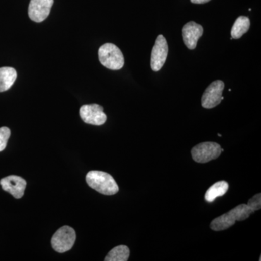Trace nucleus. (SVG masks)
Listing matches in <instances>:
<instances>
[{"label": "nucleus", "mask_w": 261, "mask_h": 261, "mask_svg": "<svg viewBox=\"0 0 261 261\" xmlns=\"http://www.w3.org/2000/svg\"><path fill=\"white\" fill-rule=\"evenodd\" d=\"M75 238L76 236L73 228L68 226H63L51 238V247L56 251L61 253L68 251L74 245Z\"/></svg>", "instance_id": "5"}, {"label": "nucleus", "mask_w": 261, "mask_h": 261, "mask_svg": "<svg viewBox=\"0 0 261 261\" xmlns=\"http://www.w3.org/2000/svg\"><path fill=\"white\" fill-rule=\"evenodd\" d=\"M17 79V71L12 67L0 68V92L9 90Z\"/></svg>", "instance_id": "12"}, {"label": "nucleus", "mask_w": 261, "mask_h": 261, "mask_svg": "<svg viewBox=\"0 0 261 261\" xmlns=\"http://www.w3.org/2000/svg\"><path fill=\"white\" fill-rule=\"evenodd\" d=\"M250 27V21L247 17L240 16L237 19L231 28V35L233 39H238L243 37V34L248 32Z\"/></svg>", "instance_id": "14"}, {"label": "nucleus", "mask_w": 261, "mask_h": 261, "mask_svg": "<svg viewBox=\"0 0 261 261\" xmlns=\"http://www.w3.org/2000/svg\"><path fill=\"white\" fill-rule=\"evenodd\" d=\"M130 250L126 245L115 247L105 258L106 261H126L129 257Z\"/></svg>", "instance_id": "15"}, {"label": "nucleus", "mask_w": 261, "mask_h": 261, "mask_svg": "<svg viewBox=\"0 0 261 261\" xmlns=\"http://www.w3.org/2000/svg\"><path fill=\"white\" fill-rule=\"evenodd\" d=\"M86 180L91 188L102 195H116L119 191L116 181L109 173L99 171H89L86 176Z\"/></svg>", "instance_id": "2"}, {"label": "nucleus", "mask_w": 261, "mask_h": 261, "mask_svg": "<svg viewBox=\"0 0 261 261\" xmlns=\"http://www.w3.org/2000/svg\"><path fill=\"white\" fill-rule=\"evenodd\" d=\"M228 187L229 186H228V184L226 181L216 182L205 192V200L208 202H214L217 197L224 196L227 192Z\"/></svg>", "instance_id": "13"}, {"label": "nucleus", "mask_w": 261, "mask_h": 261, "mask_svg": "<svg viewBox=\"0 0 261 261\" xmlns=\"http://www.w3.org/2000/svg\"><path fill=\"white\" fill-rule=\"evenodd\" d=\"M190 1H191V3H193V4L202 5L209 3L211 0H190Z\"/></svg>", "instance_id": "18"}, {"label": "nucleus", "mask_w": 261, "mask_h": 261, "mask_svg": "<svg viewBox=\"0 0 261 261\" xmlns=\"http://www.w3.org/2000/svg\"><path fill=\"white\" fill-rule=\"evenodd\" d=\"M247 205L248 206L249 208L251 209L253 212L255 211L260 210L261 208V194L258 193L252 198H250L247 202Z\"/></svg>", "instance_id": "17"}, {"label": "nucleus", "mask_w": 261, "mask_h": 261, "mask_svg": "<svg viewBox=\"0 0 261 261\" xmlns=\"http://www.w3.org/2000/svg\"><path fill=\"white\" fill-rule=\"evenodd\" d=\"M27 181L18 176H7L0 181V185L5 191L9 192L15 198L20 199L24 195Z\"/></svg>", "instance_id": "10"}, {"label": "nucleus", "mask_w": 261, "mask_h": 261, "mask_svg": "<svg viewBox=\"0 0 261 261\" xmlns=\"http://www.w3.org/2000/svg\"><path fill=\"white\" fill-rule=\"evenodd\" d=\"M221 147L214 142H205L195 146L192 149V159L198 163H206L217 159L221 155Z\"/></svg>", "instance_id": "4"}, {"label": "nucleus", "mask_w": 261, "mask_h": 261, "mask_svg": "<svg viewBox=\"0 0 261 261\" xmlns=\"http://www.w3.org/2000/svg\"><path fill=\"white\" fill-rule=\"evenodd\" d=\"M224 83L222 81H216L205 89L202 97V106L206 109H211L219 106L224 99L223 91Z\"/></svg>", "instance_id": "6"}, {"label": "nucleus", "mask_w": 261, "mask_h": 261, "mask_svg": "<svg viewBox=\"0 0 261 261\" xmlns=\"http://www.w3.org/2000/svg\"><path fill=\"white\" fill-rule=\"evenodd\" d=\"M168 46L166 38L159 35L151 53V68L154 71H159L162 68L167 59Z\"/></svg>", "instance_id": "7"}, {"label": "nucleus", "mask_w": 261, "mask_h": 261, "mask_svg": "<svg viewBox=\"0 0 261 261\" xmlns=\"http://www.w3.org/2000/svg\"><path fill=\"white\" fill-rule=\"evenodd\" d=\"M54 0H31L29 16L33 21L41 23L49 16Z\"/></svg>", "instance_id": "9"}, {"label": "nucleus", "mask_w": 261, "mask_h": 261, "mask_svg": "<svg viewBox=\"0 0 261 261\" xmlns=\"http://www.w3.org/2000/svg\"><path fill=\"white\" fill-rule=\"evenodd\" d=\"M99 62L106 68L111 70H119L124 65L123 53L116 45L112 43H106L99 47Z\"/></svg>", "instance_id": "3"}, {"label": "nucleus", "mask_w": 261, "mask_h": 261, "mask_svg": "<svg viewBox=\"0 0 261 261\" xmlns=\"http://www.w3.org/2000/svg\"><path fill=\"white\" fill-rule=\"evenodd\" d=\"M11 132L8 127H2L0 128V152L4 150L8 145Z\"/></svg>", "instance_id": "16"}, {"label": "nucleus", "mask_w": 261, "mask_h": 261, "mask_svg": "<svg viewBox=\"0 0 261 261\" xmlns=\"http://www.w3.org/2000/svg\"><path fill=\"white\" fill-rule=\"evenodd\" d=\"M80 116L86 123L94 126H101L107 121L103 108L97 104L84 105L81 108Z\"/></svg>", "instance_id": "8"}, {"label": "nucleus", "mask_w": 261, "mask_h": 261, "mask_svg": "<svg viewBox=\"0 0 261 261\" xmlns=\"http://www.w3.org/2000/svg\"><path fill=\"white\" fill-rule=\"evenodd\" d=\"M203 34V28L200 24L191 21L182 29V36L185 45L190 49H195L199 39Z\"/></svg>", "instance_id": "11"}, {"label": "nucleus", "mask_w": 261, "mask_h": 261, "mask_svg": "<svg viewBox=\"0 0 261 261\" xmlns=\"http://www.w3.org/2000/svg\"><path fill=\"white\" fill-rule=\"evenodd\" d=\"M253 213L251 209L249 208L248 206L241 204L212 221L211 224V229L216 231H224L234 225L237 221L248 219L249 216Z\"/></svg>", "instance_id": "1"}]
</instances>
